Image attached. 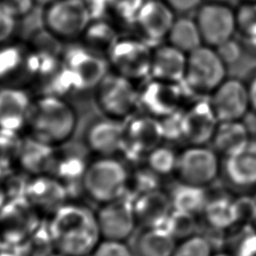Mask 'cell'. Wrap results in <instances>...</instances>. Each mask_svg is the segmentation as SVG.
Returning a JSON list of instances; mask_svg holds the SVG:
<instances>
[{
    "instance_id": "16",
    "label": "cell",
    "mask_w": 256,
    "mask_h": 256,
    "mask_svg": "<svg viewBox=\"0 0 256 256\" xmlns=\"http://www.w3.org/2000/svg\"><path fill=\"white\" fill-rule=\"evenodd\" d=\"M234 193L256 190V138H251L241 151L222 158L221 179Z\"/></svg>"
},
{
    "instance_id": "37",
    "label": "cell",
    "mask_w": 256,
    "mask_h": 256,
    "mask_svg": "<svg viewBox=\"0 0 256 256\" xmlns=\"http://www.w3.org/2000/svg\"><path fill=\"white\" fill-rule=\"evenodd\" d=\"M20 256H51L55 253V247L44 222L18 249H15Z\"/></svg>"
},
{
    "instance_id": "55",
    "label": "cell",
    "mask_w": 256,
    "mask_h": 256,
    "mask_svg": "<svg viewBox=\"0 0 256 256\" xmlns=\"http://www.w3.org/2000/svg\"><path fill=\"white\" fill-rule=\"evenodd\" d=\"M51 256H63V255H61V254H59V253H57V252H55L54 254H52Z\"/></svg>"
},
{
    "instance_id": "4",
    "label": "cell",
    "mask_w": 256,
    "mask_h": 256,
    "mask_svg": "<svg viewBox=\"0 0 256 256\" xmlns=\"http://www.w3.org/2000/svg\"><path fill=\"white\" fill-rule=\"evenodd\" d=\"M93 91L94 101L101 115L124 122L138 110L137 83L111 70Z\"/></svg>"
},
{
    "instance_id": "39",
    "label": "cell",
    "mask_w": 256,
    "mask_h": 256,
    "mask_svg": "<svg viewBox=\"0 0 256 256\" xmlns=\"http://www.w3.org/2000/svg\"><path fill=\"white\" fill-rule=\"evenodd\" d=\"M145 0H108L106 17L116 26L134 24L136 15Z\"/></svg>"
},
{
    "instance_id": "28",
    "label": "cell",
    "mask_w": 256,
    "mask_h": 256,
    "mask_svg": "<svg viewBox=\"0 0 256 256\" xmlns=\"http://www.w3.org/2000/svg\"><path fill=\"white\" fill-rule=\"evenodd\" d=\"M28 44L6 42L0 45V86H22L28 82Z\"/></svg>"
},
{
    "instance_id": "24",
    "label": "cell",
    "mask_w": 256,
    "mask_h": 256,
    "mask_svg": "<svg viewBox=\"0 0 256 256\" xmlns=\"http://www.w3.org/2000/svg\"><path fill=\"white\" fill-rule=\"evenodd\" d=\"M186 65V53L169 43L159 44L152 50L149 77L170 83H181L185 77Z\"/></svg>"
},
{
    "instance_id": "1",
    "label": "cell",
    "mask_w": 256,
    "mask_h": 256,
    "mask_svg": "<svg viewBox=\"0 0 256 256\" xmlns=\"http://www.w3.org/2000/svg\"><path fill=\"white\" fill-rule=\"evenodd\" d=\"M55 252L63 256H92L102 237L95 209L70 199L46 220Z\"/></svg>"
},
{
    "instance_id": "45",
    "label": "cell",
    "mask_w": 256,
    "mask_h": 256,
    "mask_svg": "<svg viewBox=\"0 0 256 256\" xmlns=\"http://www.w3.org/2000/svg\"><path fill=\"white\" fill-rule=\"evenodd\" d=\"M215 49L226 65H229L238 61L242 53L241 45L238 42L234 41L233 39H230L222 43L221 45L215 47Z\"/></svg>"
},
{
    "instance_id": "51",
    "label": "cell",
    "mask_w": 256,
    "mask_h": 256,
    "mask_svg": "<svg viewBox=\"0 0 256 256\" xmlns=\"http://www.w3.org/2000/svg\"><path fill=\"white\" fill-rule=\"evenodd\" d=\"M7 201V196H6V193H5V190L0 182V208L4 205V203Z\"/></svg>"
},
{
    "instance_id": "23",
    "label": "cell",
    "mask_w": 256,
    "mask_h": 256,
    "mask_svg": "<svg viewBox=\"0 0 256 256\" xmlns=\"http://www.w3.org/2000/svg\"><path fill=\"white\" fill-rule=\"evenodd\" d=\"M185 142L206 145L211 142L219 120L209 101L198 100L183 111Z\"/></svg>"
},
{
    "instance_id": "8",
    "label": "cell",
    "mask_w": 256,
    "mask_h": 256,
    "mask_svg": "<svg viewBox=\"0 0 256 256\" xmlns=\"http://www.w3.org/2000/svg\"><path fill=\"white\" fill-rule=\"evenodd\" d=\"M164 143L161 120L145 113H135L124 121V144L120 157L135 166L144 163L146 155Z\"/></svg>"
},
{
    "instance_id": "15",
    "label": "cell",
    "mask_w": 256,
    "mask_h": 256,
    "mask_svg": "<svg viewBox=\"0 0 256 256\" xmlns=\"http://www.w3.org/2000/svg\"><path fill=\"white\" fill-rule=\"evenodd\" d=\"M195 20L203 44L214 48L232 39L237 30L235 11L225 3L202 4L197 10Z\"/></svg>"
},
{
    "instance_id": "47",
    "label": "cell",
    "mask_w": 256,
    "mask_h": 256,
    "mask_svg": "<svg viewBox=\"0 0 256 256\" xmlns=\"http://www.w3.org/2000/svg\"><path fill=\"white\" fill-rule=\"evenodd\" d=\"M250 99V107L256 112V75L251 79L250 83L247 85Z\"/></svg>"
},
{
    "instance_id": "12",
    "label": "cell",
    "mask_w": 256,
    "mask_h": 256,
    "mask_svg": "<svg viewBox=\"0 0 256 256\" xmlns=\"http://www.w3.org/2000/svg\"><path fill=\"white\" fill-rule=\"evenodd\" d=\"M210 190V188H209ZM236 194L229 189L209 191L207 202L199 215L201 228L206 235L222 247L225 234L239 223Z\"/></svg>"
},
{
    "instance_id": "54",
    "label": "cell",
    "mask_w": 256,
    "mask_h": 256,
    "mask_svg": "<svg viewBox=\"0 0 256 256\" xmlns=\"http://www.w3.org/2000/svg\"><path fill=\"white\" fill-rule=\"evenodd\" d=\"M3 248V242H2V239H1V236H0V251L2 250Z\"/></svg>"
},
{
    "instance_id": "26",
    "label": "cell",
    "mask_w": 256,
    "mask_h": 256,
    "mask_svg": "<svg viewBox=\"0 0 256 256\" xmlns=\"http://www.w3.org/2000/svg\"><path fill=\"white\" fill-rule=\"evenodd\" d=\"M135 256H173L177 240L164 226L139 227L131 238Z\"/></svg>"
},
{
    "instance_id": "20",
    "label": "cell",
    "mask_w": 256,
    "mask_h": 256,
    "mask_svg": "<svg viewBox=\"0 0 256 256\" xmlns=\"http://www.w3.org/2000/svg\"><path fill=\"white\" fill-rule=\"evenodd\" d=\"M70 143L56 148L50 174L60 180L66 186L70 198L75 199L74 190L82 194V178L92 156L82 144L71 147Z\"/></svg>"
},
{
    "instance_id": "30",
    "label": "cell",
    "mask_w": 256,
    "mask_h": 256,
    "mask_svg": "<svg viewBox=\"0 0 256 256\" xmlns=\"http://www.w3.org/2000/svg\"><path fill=\"white\" fill-rule=\"evenodd\" d=\"M172 204V208L200 215L209 196V188L185 183L179 180L172 182L165 188Z\"/></svg>"
},
{
    "instance_id": "6",
    "label": "cell",
    "mask_w": 256,
    "mask_h": 256,
    "mask_svg": "<svg viewBox=\"0 0 256 256\" xmlns=\"http://www.w3.org/2000/svg\"><path fill=\"white\" fill-rule=\"evenodd\" d=\"M153 47L137 35H120L107 55L110 70L134 82L150 76Z\"/></svg>"
},
{
    "instance_id": "31",
    "label": "cell",
    "mask_w": 256,
    "mask_h": 256,
    "mask_svg": "<svg viewBox=\"0 0 256 256\" xmlns=\"http://www.w3.org/2000/svg\"><path fill=\"white\" fill-rule=\"evenodd\" d=\"M121 34L118 27L107 18H95L90 21L79 42L107 58L109 51Z\"/></svg>"
},
{
    "instance_id": "33",
    "label": "cell",
    "mask_w": 256,
    "mask_h": 256,
    "mask_svg": "<svg viewBox=\"0 0 256 256\" xmlns=\"http://www.w3.org/2000/svg\"><path fill=\"white\" fill-rule=\"evenodd\" d=\"M222 247L234 256H256V227L248 223L236 225L225 234Z\"/></svg>"
},
{
    "instance_id": "27",
    "label": "cell",
    "mask_w": 256,
    "mask_h": 256,
    "mask_svg": "<svg viewBox=\"0 0 256 256\" xmlns=\"http://www.w3.org/2000/svg\"><path fill=\"white\" fill-rule=\"evenodd\" d=\"M56 148L25 134L15 167L28 176L50 173Z\"/></svg>"
},
{
    "instance_id": "40",
    "label": "cell",
    "mask_w": 256,
    "mask_h": 256,
    "mask_svg": "<svg viewBox=\"0 0 256 256\" xmlns=\"http://www.w3.org/2000/svg\"><path fill=\"white\" fill-rule=\"evenodd\" d=\"M235 17L237 30L256 47V2L244 1L235 11Z\"/></svg>"
},
{
    "instance_id": "22",
    "label": "cell",
    "mask_w": 256,
    "mask_h": 256,
    "mask_svg": "<svg viewBox=\"0 0 256 256\" xmlns=\"http://www.w3.org/2000/svg\"><path fill=\"white\" fill-rule=\"evenodd\" d=\"M32 103L23 86H0V128L24 133Z\"/></svg>"
},
{
    "instance_id": "17",
    "label": "cell",
    "mask_w": 256,
    "mask_h": 256,
    "mask_svg": "<svg viewBox=\"0 0 256 256\" xmlns=\"http://www.w3.org/2000/svg\"><path fill=\"white\" fill-rule=\"evenodd\" d=\"M181 83H170L150 78L139 87L138 109L142 113L162 119L181 109Z\"/></svg>"
},
{
    "instance_id": "34",
    "label": "cell",
    "mask_w": 256,
    "mask_h": 256,
    "mask_svg": "<svg viewBox=\"0 0 256 256\" xmlns=\"http://www.w3.org/2000/svg\"><path fill=\"white\" fill-rule=\"evenodd\" d=\"M178 153L171 145L162 143L146 155L144 164L164 180L175 176Z\"/></svg>"
},
{
    "instance_id": "50",
    "label": "cell",
    "mask_w": 256,
    "mask_h": 256,
    "mask_svg": "<svg viewBox=\"0 0 256 256\" xmlns=\"http://www.w3.org/2000/svg\"><path fill=\"white\" fill-rule=\"evenodd\" d=\"M0 256H20L19 253L15 250V251H12L9 249H6L5 247L2 248V250L0 251Z\"/></svg>"
},
{
    "instance_id": "14",
    "label": "cell",
    "mask_w": 256,
    "mask_h": 256,
    "mask_svg": "<svg viewBox=\"0 0 256 256\" xmlns=\"http://www.w3.org/2000/svg\"><path fill=\"white\" fill-rule=\"evenodd\" d=\"M81 144L91 156H120L124 144V122L101 115L82 131Z\"/></svg>"
},
{
    "instance_id": "2",
    "label": "cell",
    "mask_w": 256,
    "mask_h": 256,
    "mask_svg": "<svg viewBox=\"0 0 256 256\" xmlns=\"http://www.w3.org/2000/svg\"><path fill=\"white\" fill-rule=\"evenodd\" d=\"M78 123L77 110L66 98L39 94L33 98L25 134L58 148L71 142Z\"/></svg>"
},
{
    "instance_id": "52",
    "label": "cell",
    "mask_w": 256,
    "mask_h": 256,
    "mask_svg": "<svg viewBox=\"0 0 256 256\" xmlns=\"http://www.w3.org/2000/svg\"><path fill=\"white\" fill-rule=\"evenodd\" d=\"M34 1H35L36 5L42 6V8H43L44 6H46V5L50 4V3H52V2H53V1H55V0H34Z\"/></svg>"
},
{
    "instance_id": "41",
    "label": "cell",
    "mask_w": 256,
    "mask_h": 256,
    "mask_svg": "<svg viewBox=\"0 0 256 256\" xmlns=\"http://www.w3.org/2000/svg\"><path fill=\"white\" fill-rule=\"evenodd\" d=\"M183 111L184 110L179 109L160 119L163 128L164 143L173 144L180 141H185Z\"/></svg>"
},
{
    "instance_id": "53",
    "label": "cell",
    "mask_w": 256,
    "mask_h": 256,
    "mask_svg": "<svg viewBox=\"0 0 256 256\" xmlns=\"http://www.w3.org/2000/svg\"><path fill=\"white\" fill-rule=\"evenodd\" d=\"M230 0H208V2H215V3H225L227 4V2Z\"/></svg>"
},
{
    "instance_id": "49",
    "label": "cell",
    "mask_w": 256,
    "mask_h": 256,
    "mask_svg": "<svg viewBox=\"0 0 256 256\" xmlns=\"http://www.w3.org/2000/svg\"><path fill=\"white\" fill-rule=\"evenodd\" d=\"M212 256H234L230 251H228L227 249H225L224 247H220V248H217Z\"/></svg>"
},
{
    "instance_id": "32",
    "label": "cell",
    "mask_w": 256,
    "mask_h": 256,
    "mask_svg": "<svg viewBox=\"0 0 256 256\" xmlns=\"http://www.w3.org/2000/svg\"><path fill=\"white\" fill-rule=\"evenodd\" d=\"M166 40L170 45L186 54L203 45L196 20L186 16L175 18Z\"/></svg>"
},
{
    "instance_id": "42",
    "label": "cell",
    "mask_w": 256,
    "mask_h": 256,
    "mask_svg": "<svg viewBox=\"0 0 256 256\" xmlns=\"http://www.w3.org/2000/svg\"><path fill=\"white\" fill-rule=\"evenodd\" d=\"M92 256H135L128 241L101 239Z\"/></svg>"
},
{
    "instance_id": "38",
    "label": "cell",
    "mask_w": 256,
    "mask_h": 256,
    "mask_svg": "<svg viewBox=\"0 0 256 256\" xmlns=\"http://www.w3.org/2000/svg\"><path fill=\"white\" fill-rule=\"evenodd\" d=\"M215 241L203 232L177 242L173 256H212L216 250Z\"/></svg>"
},
{
    "instance_id": "36",
    "label": "cell",
    "mask_w": 256,
    "mask_h": 256,
    "mask_svg": "<svg viewBox=\"0 0 256 256\" xmlns=\"http://www.w3.org/2000/svg\"><path fill=\"white\" fill-rule=\"evenodd\" d=\"M163 179L150 170L145 164L136 165L130 168L128 194L132 197L162 188Z\"/></svg>"
},
{
    "instance_id": "35",
    "label": "cell",
    "mask_w": 256,
    "mask_h": 256,
    "mask_svg": "<svg viewBox=\"0 0 256 256\" xmlns=\"http://www.w3.org/2000/svg\"><path fill=\"white\" fill-rule=\"evenodd\" d=\"M178 241L199 232L201 228L198 215L181 210L172 209L163 225Z\"/></svg>"
},
{
    "instance_id": "7",
    "label": "cell",
    "mask_w": 256,
    "mask_h": 256,
    "mask_svg": "<svg viewBox=\"0 0 256 256\" xmlns=\"http://www.w3.org/2000/svg\"><path fill=\"white\" fill-rule=\"evenodd\" d=\"M45 222L24 197L7 199L0 208V236L3 247L18 249Z\"/></svg>"
},
{
    "instance_id": "44",
    "label": "cell",
    "mask_w": 256,
    "mask_h": 256,
    "mask_svg": "<svg viewBox=\"0 0 256 256\" xmlns=\"http://www.w3.org/2000/svg\"><path fill=\"white\" fill-rule=\"evenodd\" d=\"M0 3L17 19L26 17L37 6L34 0H0Z\"/></svg>"
},
{
    "instance_id": "48",
    "label": "cell",
    "mask_w": 256,
    "mask_h": 256,
    "mask_svg": "<svg viewBox=\"0 0 256 256\" xmlns=\"http://www.w3.org/2000/svg\"><path fill=\"white\" fill-rule=\"evenodd\" d=\"M251 201H252V219H251V224L256 227V190L251 192Z\"/></svg>"
},
{
    "instance_id": "3",
    "label": "cell",
    "mask_w": 256,
    "mask_h": 256,
    "mask_svg": "<svg viewBox=\"0 0 256 256\" xmlns=\"http://www.w3.org/2000/svg\"><path fill=\"white\" fill-rule=\"evenodd\" d=\"M130 168L120 156H92L82 178V195L97 206L124 196Z\"/></svg>"
},
{
    "instance_id": "13",
    "label": "cell",
    "mask_w": 256,
    "mask_h": 256,
    "mask_svg": "<svg viewBox=\"0 0 256 256\" xmlns=\"http://www.w3.org/2000/svg\"><path fill=\"white\" fill-rule=\"evenodd\" d=\"M133 198L127 193L97 206L95 209L96 220L102 239L131 240L139 228L134 212Z\"/></svg>"
},
{
    "instance_id": "46",
    "label": "cell",
    "mask_w": 256,
    "mask_h": 256,
    "mask_svg": "<svg viewBox=\"0 0 256 256\" xmlns=\"http://www.w3.org/2000/svg\"><path fill=\"white\" fill-rule=\"evenodd\" d=\"M175 13H188L199 8L202 0H163Z\"/></svg>"
},
{
    "instance_id": "5",
    "label": "cell",
    "mask_w": 256,
    "mask_h": 256,
    "mask_svg": "<svg viewBox=\"0 0 256 256\" xmlns=\"http://www.w3.org/2000/svg\"><path fill=\"white\" fill-rule=\"evenodd\" d=\"M43 28L63 43L79 41L92 20L83 0H55L43 7Z\"/></svg>"
},
{
    "instance_id": "18",
    "label": "cell",
    "mask_w": 256,
    "mask_h": 256,
    "mask_svg": "<svg viewBox=\"0 0 256 256\" xmlns=\"http://www.w3.org/2000/svg\"><path fill=\"white\" fill-rule=\"evenodd\" d=\"M23 197L45 220L71 199L66 186L50 173L30 176Z\"/></svg>"
},
{
    "instance_id": "10",
    "label": "cell",
    "mask_w": 256,
    "mask_h": 256,
    "mask_svg": "<svg viewBox=\"0 0 256 256\" xmlns=\"http://www.w3.org/2000/svg\"><path fill=\"white\" fill-rule=\"evenodd\" d=\"M226 66L214 47L203 44L187 54L183 82L194 92L211 94L226 79Z\"/></svg>"
},
{
    "instance_id": "11",
    "label": "cell",
    "mask_w": 256,
    "mask_h": 256,
    "mask_svg": "<svg viewBox=\"0 0 256 256\" xmlns=\"http://www.w3.org/2000/svg\"><path fill=\"white\" fill-rule=\"evenodd\" d=\"M66 44L61 54V61L75 79L79 92L94 90L110 71L107 58L79 41Z\"/></svg>"
},
{
    "instance_id": "21",
    "label": "cell",
    "mask_w": 256,
    "mask_h": 256,
    "mask_svg": "<svg viewBox=\"0 0 256 256\" xmlns=\"http://www.w3.org/2000/svg\"><path fill=\"white\" fill-rule=\"evenodd\" d=\"M209 102L219 122L242 120L251 109L248 87L237 78H226L211 93Z\"/></svg>"
},
{
    "instance_id": "43",
    "label": "cell",
    "mask_w": 256,
    "mask_h": 256,
    "mask_svg": "<svg viewBox=\"0 0 256 256\" xmlns=\"http://www.w3.org/2000/svg\"><path fill=\"white\" fill-rule=\"evenodd\" d=\"M17 21L18 19L0 3V45L11 41L17 28Z\"/></svg>"
},
{
    "instance_id": "19",
    "label": "cell",
    "mask_w": 256,
    "mask_h": 256,
    "mask_svg": "<svg viewBox=\"0 0 256 256\" xmlns=\"http://www.w3.org/2000/svg\"><path fill=\"white\" fill-rule=\"evenodd\" d=\"M175 18V12L163 0H145L133 26L137 36L155 47L167 38Z\"/></svg>"
},
{
    "instance_id": "56",
    "label": "cell",
    "mask_w": 256,
    "mask_h": 256,
    "mask_svg": "<svg viewBox=\"0 0 256 256\" xmlns=\"http://www.w3.org/2000/svg\"><path fill=\"white\" fill-rule=\"evenodd\" d=\"M243 1H254V2H256V0H243Z\"/></svg>"
},
{
    "instance_id": "25",
    "label": "cell",
    "mask_w": 256,
    "mask_h": 256,
    "mask_svg": "<svg viewBox=\"0 0 256 256\" xmlns=\"http://www.w3.org/2000/svg\"><path fill=\"white\" fill-rule=\"evenodd\" d=\"M133 207L139 227L163 226L173 209L170 197L163 187L135 196Z\"/></svg>"
},
{
    "instance_id": "29",
    "label": "cell",
    "mask_w": 256,
    "mask_h": 256,
    "mask_svg": "<svg viewBox=\"0 0 256 256\" xmlns=\"http://www.w3.org/2000/svg\"><path fill=\"white\" fill-rule=\"evenodd\" d=\"M251 138L248 126L241 120L220 121L210 143L211 147L225 158L245 148Z\"/></svg>"
},
{
    "instance_id": "9",
    "label": "cell",
    "mask_w": 256,
    "mask_h": 256,
    "mask_svg": "<svg viewBox=\"0 0 256 256\" xmlns=\"http://www.w3.org/2000/svg\"><path fill=\"white\" fill-rule=\"evenodd\" d=\"M222 157L207 145H189L178 153L175 178L210 188L221 179Z\"/></svg>"
}]
</instances>
